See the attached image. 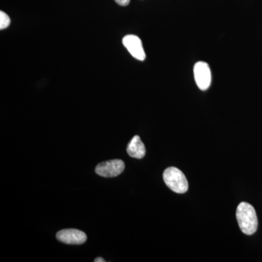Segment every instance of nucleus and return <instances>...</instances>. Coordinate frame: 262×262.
I'll use <instances>...</instances> for the list:
<instances>
[{
	"instance_id": "obj_3",
	"label": "nucleus",
	"mask_w": 262,
	"mask_h": 262,
	"mask_svg": "<svg viewBox=\"0 0 262 262\" xmlns=\"http://www.w3.org/2000/svg\"><path fill=\"white\" fill-rule=\"evenodd\" d=\"M125 169V163L121 160H112L98 164L96 173L105 178H113L121 174Z\"/></svg>"
},
{
	"instance_id": "obj_2",
	"label": "nucleus",
	"mask_w": 262,
	"mask_h": 262,
	"mask_svg": "<svg viewBox=\"0 0 262 262\" xmlns=\"http://www.w3.org/2000/svg\"><path fill=\"white\" fill-rule=\"evenodd\" d=\"M163 180L167 187L174 192L184 194L187 192L189 188L187 179L183 172L175 167L165 169L163 173Z\"/></svg>"
},
{
	"instance_id": "obj_5",
	"label": "nucleus",
	"mask_w": 262,
	"mask_h": 262,
	"mask_svg": "<svg viewBox=\"0 0 262 262\" xmlns=\"http://www.w3.org/2000/svg\"><path fill=\"white\" fill-rule=\"evenodd\" d=\"M122 44L130 53L131 56L139 61H144L146 58L145 52L143 48L140 38L136 35L125 36L122 39Z\"/></svg>"
},
{
	"instance_id": "obj_8",
	"label": "nucleus",
	"mask_w": 262,
	"mask_h": 262,
	"mask_svg": "<svg viewBox=\"0 0 262 262\" xmlns=\"http://www.w3.org/2000/svg\"><path fill=\"white\" fill-rule=\"evenodd\" d=\"M10 24V18L5 12L0 11V29L3 30L8 28Z\"/></svg>"
},
{
	"instance_id": "obj_7",
	"label": "nucleus",
	"mask_w": 262,
	"mask_h": 262,
	"mask_svg": "<svg viewBox=\"0 0 262 262\" xmlns=\"http://www.w3.org/2000/svg\"><path fill=\"white\" fill-rule=\"evenodd\" d=\"M127 154L131 158L142 159L146 155V148L139 136H135L130 141L127 147Z\"/></svg>"
},
{
	"instance_id": "obj_9",
	"label": "nucleus",
	"mask_w": 262,
	"mask_h": 262,
	"mask_svg": "<svg viewBox=\"0 0 262 262\" xmlns=\"http://www.w3.org/2000/svg\"><path fill=\"white\" fill-rule=\"evenodd\" d=\"M115 1L120 6H127L130 3V0H115Z\"/></svg>"
},
{
	"instance_id": "obj_1",
	"label": "nucleus",
	"mask_w": 262,
	"mask_h": 262,
	"mask_svg": "<svg viewBox=\"0 0 262 262\" xmlns=\"http://www.w3.org/2000/svg\"><path fill=\"white\" fill-rule=\"evenodd\" d=\"M239 228L244 234L251 235L257 230L258 219L254 208L249 203H239L236 211Z\"/></svg>"
},
{
	"instance_id": "obj_6",
	"label": "nucleus",
	"mask_w": 262,
	"mask_h": 262,
	"mask_svg": "<svg viewBox=\"0 0 262 262\" xmlns=\"http://www.w3.org/2000/svg\"><path fill=\"white\" fill-rule=\"evenodd\" d=\"M57 239L65 244L81 245L87 241V235L82 231L76 229H63L56 234Z\"/></svg>"
},
{
	"instance_id": "obj_10",
	"label": "nucleus",
	"mask_w": 262,
	"mask_h": 262,
	"mask_svg": "<svg viewBox=\"0 0 262 262\" xmlns=\"http://www.w3.org/2000/svg\"><path fill=\"white\" fill-rule=\"evenodd\" d=\"M95 262H104L105 260L103 258L101 257L96 258V259L94 260Z\"/></svg>"
},
{
	"instance_id": "obj_4",
	"label": "nucleus",
	"mask_w": 262,
	"mask_h": 262,
	"mask_svg": "<svg viewBox=\"0 0 262 262\" xmlns=\"http://www.w3.org/2000/svg\"><path fill=\"white\" fill-rule=\"evenodd\" d=\"M194 80L200 89L206 91L211 83V72L206 62L199 61L194 67Z\"/></svg>"
}]
</instances>
